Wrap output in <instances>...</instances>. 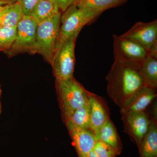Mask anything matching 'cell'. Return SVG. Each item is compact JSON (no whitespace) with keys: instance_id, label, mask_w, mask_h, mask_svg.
I'll return each instance as SVG.
<instances>
[{"instance_id":"1","label":"cell","mask_w":157,"mask_h":157,"mask_svg":"<svg viewBox=\"0 0 157 157\" xmlns=\"http://www.w3.org/2000/svg\"><path fill=\"white\" fill-rule=\"evenodd\" d=\"M106 78L107 94L120 109L136 92L146 86L138 67L118 59H114Z\"/></svg>"},{"instance_id":"2","label":"cell","mask_w":157,"mask_h":157,"mask_svg":"<svg viewBox=\"0 0 157 157\" xmlns=\"http://www.w3.org/2000/svg\"><path fill=\"white\" fill-rule=\"evenodd\" d=\"M55 85L62 119L65 122L76 109L88 103L89 91L74 77L56 79Z\"/></svg>"},{"instance_id":"3","label":"cell","mask_w":157,"mask_h":157,"mask_svg":"<svg viewBox=\"0 0 157 157\" xmlns=\"http://www.w3.org/2000/svg\"><path fill=\"white\" fill-rule=\"evenodd\" d=\"M61 15L60 12L38 25L36 42L31 52L41 55L50 64L59 39Z\"/></svg>"},{"instance_id":"4","label":"cell","mask_w":157,"mask_h":157,"mask_svg":"<svg viewBox=\"0 0 157 157\" xmlns=\"http://www.w3.org/2000/svg\"><path fill=\"white\" fill-rule=\"evenodd\" d=\"M98 15L95 12L79 7L77 3L69 7L61 15L56 52L67 39L71 37H77L82 28Z\"/></svg>"},{"instance_id":"5","label":"cell","mask_w":157,"mask_h":157,"mask_svg":"<svg viewBox=\"0 0 157 157\" xmlns=\"http://www.w3.org/2000/svg\"><path fill=\"white\" fill-rule=\"evenodd\" d=\"M76 38L73 36L67 39L55 54L51 65L56 79L65 80L73 77Z\"/></svg>"},{"instance_id":"6","label":"cell","mask_w":157,"mask_h":157,"mask_svg":"<svg viewBox=\"0 0 157 157\" xmlns=\"http://www.w3.org/2000/svg\"><path fill=\"white\" fill-rule=\"evenodd\" d=\"M37 26L31 16L23 15L17 25L16 36L13 44L4 51L8 56L26 52H31L36 42Z\"/></svg>"},{"instance_id":"7","label":"cell","mask_w":157,"mask_h":157,"mask_svg":"<svg viewBox=\"0 0 157 157\" xmlns=\"http://www.w3.org/2000/svg\"><path fill=\"white\" fill-rule=\"evenodd\" d=\"M113 42L114 59H119L139 67L148 56L146 48L121 35H113Z\"/></svg>"},{"instance_id":"8","label":"cell","mask_w":157,"mask_h":157,"mask_svg":"<svg viewBox=\"0 0 157 157\" xmlns=\"http://www.w3.org/2000/svg\"><path fill=\"white\" fill-rule=\"evenodd\" d=\"M122 120L123 122L124 132L129 135L138 147L148 131L150 119L143 111L122 115Z\"/></svg>"},{"instance_id":"9","label":"cell","mask_w":157,"mask_h":157,"mask_svg":"<svg viewBox=\"0 0 157 157\" xmlns=\"http://www.w3.org/2000/svg\"><path fill=\"white\" fill-rule=\"evenodd\" d=\"M121 36L137 42L148 51L157 41V20L137 22Z\"/></svg>"},{"instance_id":"10","label":"cell","mask_w":157,"mask_h":157,"mask_svg":"<svg viewBox=\"0 0 157 157\" xmlns=\"http://www.w3.org/2000/svg\"><path fill=\"white\" fill-rule=\"evenodd\" d=\"M88 103L90 109V132L94 135L97 140L100 129L109 118V110L102 98L90 92Z\"/></svg>"},{"instance_id":"11","label":"cell","mask_w":157,"mask_h":157,"mask_svg":"<svg viewBox=\"0 0 157 157\" xmlns=\"http://www.w3.org/2000/svg\"><path fill=\"white\" fill-rule=\"evenodd\" d=\"M64 123L73 140L78 157H87L90 152L93 150L97 140L94 135L90 131L76 126L70 122Z\"/></svg>"},{"instance_id":"12","label":"cell","mask_w":157,"mask_h":157,"mask_svg":"<svg viewBox=\"0 0 157 157\" xmlns=\"http://www.w3.org/2000/svg\"><path fill=\"white\" fill-rule=\"evenodd\" d=\"M157 97L156 89L145 86L138 90L121 108L122 115L143 112Z\"/></svg>"},{"instance_id":"13","label":"cell","mask_w":157,"mask_h":157,"mask_svg":"<svg viewBox=\"0 0 157 157\" xmlns=\"http://www.w3.org/2000/svg\"><path fill=\"white\" fill-rule=\"evenodd\" d=\"M138 148L140 157H157V119H150L148 131Z\"/></svg>"},{"instance_id":"14","label":"cell","mask_w":157,"mask_h":157,"mask_svg":"<svg viewBox=\"0 0 157 157\" xmlns=\"http://www.w3.org/2000/svg\"><path fill=\"white\" fill-rule=\"evenodd\" d=\"M59 12L60 11L54 1L39 0L30 16L38 25Z\"/></svg>"},{"instance_id":"15","label":"cell","mask_w":157,"mask_h":157,"mask_svg":"<svg viewBox=\"0 0 157 157\" xmlns=\"http://www.w3.org/2000/svg\"><path fill=\"white\" fill-rule=\"evenodd\" d=\"M98 140H101L115 149L119 155L122 149V144L114 124L110 118L101 127Z\"/></svg>"},{"instance_id":"16","label":"cell","mask_w":157,"mask_h":157,"mask_svg":"<svg viewBox=\"0 0 157 157\" xmlns=\"http://www.w3.org/2000/svg\"><path fill=\"white\" fill-rule=\"evenodd\" d=\"M23 15L17 2L10 3L0 12V28L17 26Z\"/></svg>"},{"instance_id":"17","label":"cell","mask_w":157,"mask_h":157,"mask_svg":"<svg viewBox=\"0 0 157 157\" xmlns=\"http://www.w3.org/2000/svg\"><path fill=\"white\" fill-rule=\"evenodd\" d=\"M139 70L146 85L157 89V59L148 55L140 65Z\"/></svg>"},{"instance_id":"18","label":"cell","mask_w":157,"mask_h":157,"mask_svg":"<svg viewBox=\"0 0 157 157\" xmlns=\"http://www.w3.org/2000/svg\"><path fill=\"white\" fill-rule=\"evenodd\" d=\"M126 0H80L77 3L79 7L95 12L98 15L116 6L121 5Z\"/></svg>"},{"instance_id":"19","label":"cell","mask_w":157,"mask_h":157,"mask_svg":"<svg viewBox=\"0 0 157 157\" xmlns=\"http://www.w3.org/2000/svg\"><path fill=\"white\" fill-rule=\"evenodd\" d=\"M67 121L70 122L82 129L90 132V117L89 103L76 109L66 122Z\"/></svg>"},{"instance_id":"20","label":"cell","mask_w":157,"mask_h":157,"mask_svg":"<svg viewBox=\"0 0 157 157\" xmlns=\"http://www.w3.org/2000/svg\"><path fill=\"white\" fill-rule=\"evenodd\" d=\"M17 32V26L0 28V50L9 49L14 42Z\"/></svg>"},{"instance_id":"21","label":"cell","mask_w":157,"mask_h":157,"mask_svg":"<svg viewBox=\"0 0 157 157\" xmlns=\"http://www.w3.org/2000/svg\"><path fill=\"white\" fill-rule=\"evenodd\" d=\"M93 151L98 157H117L119 155L115 149L100 140H96Z\"/></svg>"},{"instance_id":"22","label":"cell","mask_w":157,"mask_h":157,"mask_svg":"<svg viewBox=\"0 0 157 157\" xmlns=\"http://www.w3.org/2000/svg\"><path fill=\"white\" fill-rule=\"evenodd\" d=\"M39 0H15L21 6L23 14L25 16H30L34 7Z\"/></svg>"},{"instance_id":"23","label":"cell","mask_w":157,"mask_h":157,"mask_svg":"<svg viewBox=\"0 0 157 157\" xmlns=\"http://www.w3.org/2000/svg\"><path fill=\"white\" fill-rule=\"evenodd\" d=\"M80 0H54L57 6L60 11L64 12L69 7L78 2Z\"/></svg>"},{"instance_id":"24","label":"cell","mask_w":157,"mask_h":157,"mask_svg":"<svg viewBox=\"0 0 157 157\" xmlns=\"http://www.w3.org/2000/svg\"><path fill=\"white\" fill-rule=\"evenodd\" d=\"M148 55L157 59V41L151 45L148 50Z\"/></svg>"},{"instance_id":"25","label":"cell","mask_w":157,"mask_h":157,"mask_svg":"<svg viewBox=\"0 0 157 157\" xmlns=\"http://www.w3.org/2000/svg\"><path fill=\"white\" fill-rule=\"evenodd\" d=\"M14 2H15L14 0L9 1H0V12L5 9L7 5Z\"/></svg>"},{"instance_id":"26","label":"cell","mask_w":157,"mask_h":157,"mask_svg":"<svg viewBox=\"0 0 157 157\" xmlns=\"http://www.w3.org/2000/svg\"><path fill=\"white\" fill-rule=\"evenodd\" d=\"M87 157H98L96 154L94 152L93 150L90 152L89 153Z\"/></svg>"},{"instance_id":"27","label":"cell","mask_w":157,"mask_h":157,"mask_svg":"<svg viewBox=\"0 0 157 157\" xmlns=\"http://www.w3.org/2000/svg\"><path fill=\"white\" fill-rule=\"evenodd\" d=\"M2 104H1V101H0V115H1V113H2Z\"/></svg>"},{"instance_id":"28","label":"cell","mask_w":157,"mask_h":157,"mask_svg":"<svg viewBox=\"0 0 157 157\" xmlns=\"http://www.w3.org/2000/svg\"><path fill=\"white\" fill-rule=\"evenodd\" d=\"M2 90H1V86H0V97H1V95H2Z\"/></svg>"},{"instance_id":"29","label":"cell","mask_w":157,"mask_h":157,"mask_svg":"<svg viewBox=\"0 0 157 157\" xmlns=\"http://www.w3.org/2000/svg\"><path fill=\"white\" fill-rule=\"evenodd\" d=\"M12 1V0H0V1Z\"/></svg>"},{"instance_id":"30","label":"cell","mask_w":157,"mask_h":157,"mask_svg":"<svg viewBox=\"0 0 157 157\" xmlns=\"http://www.w3.org/2000/svg\"><path fill=\"white\" fill-rule=\"evenodd\" d=\"M48 1H54V0H48Z\"/></svg>"}]
</instances>
